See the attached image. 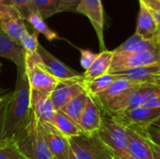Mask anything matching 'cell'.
<instances>
[{
  "mask_svg": "<svg viewBox=\"0 0 160 159\" xmlns=\"http://www.w3.org/2000/svg\"><path fill=\"white\" fill-rule=\"evenodd\" d=\"M118 77L128 79L141 85H152L160 88V64L150 65L114 73Z\"/></svg>",
  "mask_w": 160,
  "mask_h": 159,
  "instance_id": "cell-14",
  "label": "cell"
},
{
  "mask_svg": "<svg viewBox=\"0 0 160 159\" xmlns=\"http://www.w3.org/2000/svg\"><path fill=\"white\" fill-rule=\"evenodd\" d=\"M38 127L52 158L69 159L68 139L51 123L38 122Z\"/></svg>",
  "mask_w": 160,
  "mask_h": 159,
  "instance_id": "cell-10",
  "label": "cell"
},
{
  "mask_svg": "<svg viewBox=\"0 0 160 159\" xmlns=\"http://www.w3.org/2000/svg\"><path fill=\"white\" fill-rule=\"evenodd\" d=\"M31 111L30 87L25 69L17 70L16 85L8 102L5 119V139H12Z\"/></svg>",
  "mask_w": 160,
  "mask_h": 159,
  "instance_id": "cell-1",
  "label": "cell"
},
{
  "mask_svg": "<svg viewBox=\"0 0 160 159\" xmlns=\"http://www.w3.org/2000/svg\"><path fill=\"white\" fill-rule=\"evenodd\" d=\"M81 52V66L85 70L91 66V64L96 59L98 53H95L89 50H80Z\"/></svg>",
  "mask_w": 160,
  "mask_h": 159,
  "instance_id": "cell-31",
  "label": "cell"
},
{
  "mask_svg": "<svg viewBox=\"0 0 160 159\" xmlns=\"http://www.w3.org/2000/svg\"><path fill=\"white\" fill-rule=\"evenodd\" d=\"M160 64V52H146L131 54L113 53L109 73L114 74L128 69Z\"/></svg>",
  "mask_w": 160,
  "mask_h": 159,
  "instance_id": "cell-7",
  "label": "cell"
},
{
  "mask_svg": "<svg viewBox=\"0 0 160 159\" xmlns=\"http://www.w3.org/2000/svg\"><path fill=\"white\" fill-rule=\"evenodd\" d=\"M69 159H114V155L96 136H81L68 139Z\"/></svg>",
  "mask_w": 160,
  "mask_h": 159,
  "instance_id": "cell-5",
  "label": "cell"
},
{
  "mask_svg": "<svg viewBox=\"0 0 160 159\" xmlns=\"http://www.w3.org/2000/svg\"><path fill=\"white\" fill-rule=\"evenodd\" d=\"M114 159H138V158H135L134 157H132L131 155H129V154H128L124 158H120V157H116V156H114Z\"/></svg>",
  "mask_w": 160,
  "mask_h": 159,
  "instance_id": "cell-39",
  "label": "cell"
},
{
  "mask_svg": "<svg viewBox=\"0 0 160 159\" xmlns=\"http://www.w3.org/2000/svg\"><path fill=\"white\" fill-rule=\"evenodd\" d=\"M10 95H11V93H6V94L0 95V104H2L4 101H6L10 97Z\"/></svg>",
  "mask_w": 160,
  "mask_h": 159,
  "instance_id": "cell-38",
  "label": "cell"
},
{
  "mask_svg": "<svg viewBox=\"0 0 160 159\" xmlns=\"http://www.w3.org/2000/svg\"><path fill=\"white\" fill-rule=\"evenodd\" d=\"M37 12L45 20L59 13L60 0H32Z\"/></svg>",
  "mask_w": 160,
  "mask_h": 159,
  "instance_id": "cell-26",
  "label": "cell"
},
{
  "mask_svg": "<svg viewBox=\"0 0 160 159\" xmlns=\"http://www.w3.org/2000/svg\"><path fill=\"white\" fill-rule=\"evenodd\" d=\"M158 29H159V30H160V24H159V26H158Z\"/></svg>",
  "mask_w": 160,
  "mask_h": 159,
  "instance_id": "cell-43",
  "label": "cell"
},
{
  "mask_svg": "<svg viewBox=\"0 0 160 159\" xmlns=\"http://www.w3.org/2000/svg\"><path fill=\"white\" fill-rule=\"evenodd\" d=\"M76 13L86 16L97 34L101 51H105L104 41V8L101 0H81Z\"/></svg>",
  "mask_w": 160,
  "mask_h": 159,
  "instance_id": "cell-11",
  "label": "cell"
},
{
  "mask_svg": "<svg viewBox=\"0 0 160 159\" xmlns=\"http://www.w3.org/2000/svg\"><path fill=\"white\" fill-rule=\"evenodd\" d=\"M25 74L30 90L50 96L59 82L44 68L38 52H25Z\"/></svg>",
  "mask_w": 160,
  "mask_h": 159,
  "instance_id": "cell-4",
  "label": "cell"
},
{
  "mask_svg": "<svg viewBox=\"0 0 160 159\" xmlns=\"http://www.w3.org/2000/svg\"><path fill=\"white\" fill-rule=\"evenodd\" d=\"M153 15L156 22L160 24V0H139Z\"/></svg>",
  "mask_w": 160,
  "mask_h": 159,
  "instance_id": "cell-30",
  "label": "cell"
},
{
  "mask_svg": "<svg viewBox=\"0 0 160 159\" xmlns=\"http://www.w3.org/2000/svg\"><path fill=\"white\" fill-rule=\"evenodd\" d=\"M30 108L40 123H52L56 111L50 95L30 90Z\"/></svg>",
  "mask_w": 160,
  "mask_h": 159,
  "instance_id": "cell-16",
  "label": "cell"
},
{
  "mask_svg": "<svg viewBox=\"0 0 160 159\" xmlns=\"http://www.w3.org/2000/svg\"><path fill=\"white\" fill-rule=\"evenodd\" d=\"M112 57H113L112 51L105 50L98 53L94 62L83 73L84 82H89L102 75L109 73L112 66Z\"/></svg>",
  "mask_w": 160,
  "mask_h": 159,
  "instance_id": "cell-20",
  "label": "cell"
},
{
  "mask_svg": "<svg viewBox=\"0 0 160 159\" xmlns=\"http://www.w3.org/2000/svg\"><path fill=\"white\" fill-rule=\"evenodd\" d=\"M147 139H148V142H149V145H150V148H151V151H152V155H153V157L154 159H160V146L156 144L154 142H152L149 137L147 136Z\"/></svg>",
  "mask_w": 160,
  "mask_h": 159,
  "instance_id": "cell-36",
  "label": "cell"
},
{
  "mask_svg": "<svg viewBox=\"0 0 160 159\" xmlns=\"http://www.w3.org/2000/svg\"><path fill=\"white\" fill-rule=\"evenodd\" d=\"M142 107L147 109H160V92L151 97Z\"/></svg>",
  "mask_w": 160,
  "mask_h": 159,
  "instance_id": "cell-34",
  "label": "cell"
},
{
  "mask_svg": "<svg viewBox=\"0 0 160 159\" xmlns=\"http://www.w3.org/2000/svg\"><path fill=\"white\" fill-rule=\"evenodd\" d=\"M154 39H155V41H156V43H157V45H158V50H159V52H160V30L159 29H158V32L156 33Z\"/></svg>",
  "mask_w": 160,
  "mask_h": 159,
  "instance_id": "cell-37",
  "label": "cell"
},
{
  "mask_svg": "<svg viewBox=\"0 0 160 159\" xmlns=\"http://www.w3.org/2000/svg\"><path fill=\"white\" fill-rule=\"evenodd\" d=\"M81 0H60L59 13L60 12H76L77 7Z\"/></svg>",
  "mask_w": 160,
  "mask_h": 159,
  "instance_id": "cell-32",
  "label": "cell"
},
{
  "mask_svg": "<svg viewBox=\"0 0 160 159\" xmlns=\"http://www.w3.org/2000/svg\"><path fill=\"white\" fill-rule=\"evenodd\" d=\"M148 137L149 139L154 142L156 144L160 146V128L156 127L154 126L150 127L148 129Z\"/></svg>",
  "mask_w": 160,
  "mask_h": 159,
  "instance_id": "cell-35",
  "label": "cell"
},
{
  "mask_svg": "<svg viewBox=\"0 0 160 159\" xmlns=\"http://www.w3.org/2000/svg\"><path fill=\"white\" fill-rule=\"evenodd\" d=\"M12 139L27 159H53L40 133L38 119L32 110Z\"/></svg>",
  "mask_w": 160,
  "mask_h": 159,
  "instance_id": "cell-2",
  "label": "cell"
},
{
  "mask_svg": "<svg viewBox=\"0 0 160 159\" xmlns=\"http://www.w3.org/2000/svg\"><path fill=\"white\" fill-rule=\"evenodd\" d=\"M44 68L58 81H84L83 74L73 70L39 44L37 51Z\"/></svg>",
  "mask_w": 160,
  "mask_h": 159,
  "instance_id": "cell-8",
  "label": "cell"
},
{
  "mask_svg": "<svg viewBox=\"0 0 160 159\" xmlns=\"http://www.w3.org/2000/svg\"><path fill=\"white\" fill-rule=\"evenodd\" d=\"M117 76L112 73H107L105 75H102L89 82H85V89L88 95L91 97H95L103 91L107 90L116 80Z\"/></svg>",
  "mask_w": 160,
  "mask_h": 159,
  "instance_id": "cell-24",
  "label": "cell"
},
{
  "mask_svg": "<svg viewBox=\"0 0 160 159\" xmlns=\"http://www.w3.org/2000/svg\"><path fill=\"white\" fill-rule=\"evenodd\" d=\"M9 97L0 104V142L5 140L4 138V131H5V119H6V112L8 107V102Z\"/></svg>",
  "mask_w": 160,
  "mask_h": 159,
  "instance_id": "cell-33",
  "label": "cell"
},
{
  "mask_svg": "<svg viewBox=\"0 0 160 159\" xmlns=\"http://www.w3.org/2000/svg\"><path fill=\"white\" fill-rule=\"evenodd\" d=\"M126 128V127H125ZM128 135V152L138 159H154L147 136L144 137L137 132L126 128Z\"/></svg>",
  "mask_w": 160,
  "mask_h": 159,
  "instance_id": "cell-19",
  "label": "cell"
},
{
  "mask_svg": "<svg viewBox=\"0 0 160 159\" xmlns=\"http://www.w3.org/2000/svg\"><path fill=\"white\" fill-rule=\"evenodd\" d=\"M3 4H10V3H9V0H0V5H3Z\"/></svg>",
  "mask_w": 160,
  "mask_h": 159,
  "instance_id": "cell-41",
  "label": "cell"
},
{
  "mask_svg": "<svg viewBox=\"0 0 160 159\" xmlns=\"http://www.w3.org/2000/svg\"><path fill=\"white\" fill-rule=\"evenodd\" d=\"M95 136L114 156L124 158L128 154L126 128L109 115L103 114L101 127Z\"/></svg>",
  "mask_w": 160,
  "mask_h": 159,
  "instance_id": "cell-3",
  "label": "cell"
},
{
  "mask_svg": "<svg viewBox=\"0 0 160 159\" xmlns=\"http://www.w3.org/2000/svg\"><path fill=\"white\" fill-rule=\"evenodd\" d=\"M19 44L22 46V48L27 53H36L38 51V48L39 46L38 43V33L34 32L33 34L29 33L28 30H26L20 37Z\"/></svg>",
  "mask_w": 160,
  "mask_h": 159,
  "instance_id": "cell-28",
  "label": "cell"
},
{
  "mask_svg": "<svg viewBox=\"0 0 160 159\" xmlns=\"http://www.w3.org/2000/svg\"><path fill=\"white\" fill-rule=\"evenodd\" d=\"M124 127L131 129L144 137L148 135V129L160 117V109H147L140 107L128 112L109 115Z\"/></svg>",
  "mask_w": 160,
  "mask_h": 159,
  "instance_id": "cell-6",
  "label": "cell"
},
{
  "mask_svg": "<svg viewBox=\"0 0 160 159\" xmlns=\"http://www.w3.org/2000/svg\"><path fill=\"white\" fill-rule=\"evenodd\" d=\"M0 159H27L19 150L13 139L0 142Z\"/></svg>",
  "mask_w": 160,
  "mask_h": 159,
  "instance_id": "cell-27",
  "label": "cell"
},
{
  "mask_svg": "<svg viewBox=\"0 0 160 159\" xmlns=\"http://www.w3.org/2000/svg\"><path fill=\"white\" fill-rule=\"evenodd\" d=\"M85 91L84 81H59L50 97L55 111H59Z\"/></svg>",
  "mask_w": 160,
  "mask_h": 159,
  "instance_id": "cell-12",
  "label": "cell"
},
{
  "mask_svg": "<svg viewBox=\"0 0 160 159\" xmlns=\"http://www.w3.org/2000/svg\"><path fill=\"white\" fill-rule=\"evenodd\" d=\"M102 112L94 98L88 95L85 108L79 121V127L87 136H95L102 123Z\"/></svg>",
  "mask_w": 160,
  "mask_h": 159,
  "instance_id": "cell-15",
  "label": "cell"
},
{
  "mask_svg": "<svg viewBox=\"0 0 160 159\" xmlns=\"http://www.w3.org/2000/svg\"><path fill=\"white\" fill-rule=\"evenodd\" d=\"M158 30V23L156 22L150 11L142 4L140 3V11L138 15L135 34L145 39H154Z\"/></svg>",
  "mask_w": 160,
  "mask_h": 159,
  "instance_id": "cell-21",
  "label": "cell"
},
{
  "mask_svg": "<svg viewBox=\"0 0 160 159\" xmlns=\"http://www.w3.org/2000/svg\"><path fill=\"white\" fill-rule=\"evenodd\" d=\"M9 3L15 6L26 19L33 12H37L32 0H9Z\"/></svg>",
  "mask_w": 160,
  "mask_h": 159,
  "instance_id": "cell-29",
  "label": "cell"
},
{
  "mask_svg": "<svg viewBox=\"0 0 160 159\" xmlns=\"http://www.w3.org/2000/svg\"><path fill=\"white\" fill-rule=\"evenodd\" d=\"M25 22H27L28 23H30L32 25L35 32H37L38 34L39 33L42 34L49 41H52L54 39L59 38L57 33L54 32L53 30H52L48 26V24L45 22L44 19L38 12H33L32 14H30L25 19Z\"/></svg>",
  "mask_w": 160,
  "mask_h": 159,
  "instance_id": "cell-25",
  "label": "cell"
},
{
  "mask_svg": "<svg viewBox=\"0 0 160 159\" xmlns=\"http://www.w3.org/2000/svg\"><path fill=\"white\" fill-rule=\"evenodd\" d=\"M0 28L17 42H19L21 36L27 30L24 17L11 4L0 5Z\"/></svg>",
  "mask_w": 160,
  "mask_h": 159,
  "instance_id": "cell-9",
  "label": "cell"
},
{
  "mask_svg": "<svg viewBox=\"0 0 160 159\" xmlns=\"http://www.w3.org/2000/svg\"><path fill=\"white\" fill-rule=\"evenodd\" d=\"M87 97H88V93L85 91L81 95L77 96L76 97H74L72 100H70L67 105H65L59 111H61L72 121H74L76 124L79 125L80 118L86 105Z\"/></svg>",
  "mask_w": 160,
  "mask_h": 159,
  "instance_id": "cell-23",
  "label": "cell"
},
{
  "mask_svg": "<svg viewBox=\"0 0 160 159\" xmlns=\"http://www.w3.org/2000/svg\"><path fill=\"white\" fill-rule=\"evenodd\" d=\"M154 127H159L160 128V117L154 123V125H153Z\"/></svg>",
  "mask_w": 160,
  "mask_h": 159,
  "instance_id": "cell-40",
  "label": "cell"
},
{
  "mask_svg": "<svg viewBox=\"0 0 160 159\" xmlns=\"http://www.w3.org/2000/svg\"><path fill=\"white\" fill-rule=\"evenodd\" d=\"M112 52L116 54H131L146 52H159V50L155 39H145L134 34Z\"/></svg>",
  "mask_w": 160,
  "mask_h": 159,
  "instance_id": "cell-18",
  "label": "cell"
},
{
  "mask_svg": "<svg viewBox=\"0 0 160 159\" xmlns=\"http://www.w3.org/2000/svg\"><path fill=\"white\" fill-rule=\"evenodd\" d=\"M51 124L68 139L84 134L79 125L72 121L61 111H56V113Z\"/></svg>",
  "mask_w": 160,
  "mask_h": 159,
  "instance_id": "cell-22",
  "label": "cell"
},
{
  "mask_svg": "<svg viewBox=\"0 0 160 159\" xmlns=\"http://www.w3.org/2000/svg\"><path fill=\"white\" fill-rule=\"evenodd\" d=\"M1 67H2V64L0 63V73H1Z\"/></svg>",
  "mask_w": 160,
  "mask_h": 159,
  "instance_id": "cell-42",
  "label": "cell"
},
{
  "mask_svg": "<svg viewBox=\"0 0 160 159\" xmlns=\"http://www.w3.org/2000/svg\"><path fill=\"white\" fill-rule=\"evenodd\" d=\"M137 85H140V84H137V83L129 81L128 79H126L123 77H118L117 80L107 90H105L102 93H100L95 97H92L94 98L96 103L98 105L101 112H104L112 103H114L116 100H118L126 92L136 87Z\"/></svg>",
  "mask_w": 160,
  "mask_h": 159,
  "instance_id": "cell-13",
  "label": "cell"
},
{
  "mask_svg": "<svg viewBox=\"0 0 160 159\" xmlns=\"http://www.w3.org/2000/svg\"><path fill=\"white\" fill-rule=\"evenodd\" d=\"M0 57L8 59L17 67V70L25 69V52L19 42L9 37L0 28Z\"/></svg>",
  "mask_w": 160,
  "mask_h": 159,
  "instance_id": "cell-17",
  "label": "cell"
}]
</instances>
